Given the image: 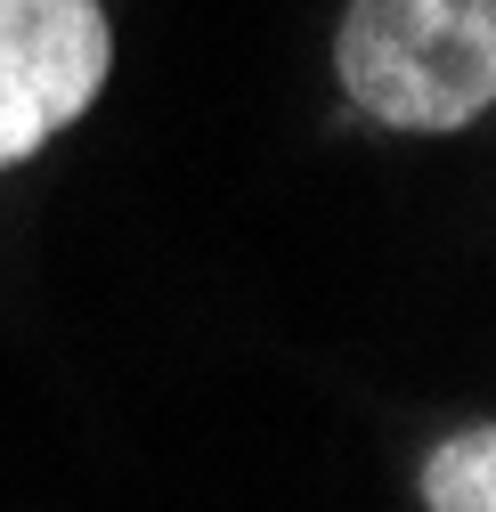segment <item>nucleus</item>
Returning <instances> with one entry per match:
<instances>
[{
  "label": "nucleus",
  "instance_id": "nucleus-3",
  "mask_svg": "<svg viewBox=\"0 0 496 512\" xmlns=\"http://www.w3.org/2000/svg\"><path fill=\"white\" fill-rule=\"evenodd\" d=\"M423 504L431 512H488L496 504V431L488 423L456 431L440 456L423 464Z\"/></svg>",
  "mask_w": 496,
  "mask_h": 512
},
{
  "label": "nucleus",
  "instance_id": "nucleus-1",
  "mask_svg": "<svg viewBox=\"0 0 496 512\" xmlns=\"http://www.w3.org/2000/svg\"><path fill=\"white\" fill-rule=\"evenodd\" d=\"M334 74L383 131H464L496 98V0H350Z\"/></svg>",
  "mask_w": 496,
  "mask_h": 512
},
{
  "label": "nucleus",
  "instance_id": "nucleus-2",
  "mask_svg": "<svg viewBox=\"0 0 496 512\" xmlns=\"http://www.w3.org/2000/svg\"><path fill=\"white\" fill-rule=\"evenodd\" d=\"M106 66L114 25L98 0H0V171L82 122Z\"/></svg>",
  "mask_w": 496,
  "mask_h": 512
}]
</instances>
